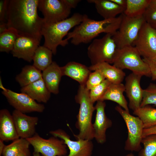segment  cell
<instances>
[{"instance_id": "obj_1", "label": "cell", "mask_w": 156, "mask_h": 156, "mask_svg": "<svg viewBox=\"0 0 156 156\" xmlns=\"http://www.w3.org/2000/svg\"><path fill=\"white\" fill-rule=\"evenodd\" d=\"M39 0H8L6 16L8 28L15 30L20 36L41 41L43 18L38 14Z\"/></svg>"}, {"instance_id": "obj_2", "label": "cell", "mask_w": 156, "mask_h": 156, "mask_svg": "<svg viewBox=\"0 0 156 156\" xmlns=\"http://www.w3.org/2000/svg\"><path fill=\"white\" fill-rule=\"evenodd\" d=\"M85 14L75 13L67 19L55 23L43 25L41 33L44 38L43 46L50 49L53 54L57 52L58 46L64 47L68 42L63 39L70 30L79 24L83 21Z\"/></svg>"}, {"instance_id": "obj_3", "label": "cell", "mask_w": 156, "mask_h": 156, "mask_svg": "<svg viewBox=\"0 0 156 156\" xmlns=\"http://www.w3.org/2000/svg\"><path fill=\"white\" fill-rule=\"evenodd\" d=\"M89 91L85 85H80L75 97V101L80 105L75 124L79 133L77 134L74 135L76 140L81 139L92 140L94 138L92 118L95 109L94 103L90 99Z\"/></svg>"}, {"instance_id": "obj_4", "label": "cell", "mask_w": 156, "mask_h": 156, "mask_svg": "<svg viewBox=\"0 0 156 156\" xmlns=\"http://www.w3.org/2000/svg\"><path fill=\"white\" fill-rule=\"evenodd\" d=\"M115 18L97 21L88 18L85 14L82 21L69 32L64 39L68 42L70 39L71 44L78 45L91 42L101 33L112 34L113 32L112 23Z\"/></svg>"}, {"instance_id": "obj_5", "label": "cell", "mask_w": 156, "mask_h": 156, "mask_svg": "<svg viewBox=\"0 0 156 156\" xmlns=\"http://www.w3.org/2000/svg\"><path fill=\"white\" fill-rule=\"evenodd\" d=\"M141 56L133 46L118 49L113 65L122 70L128 69L142 76L151 77L149 67Z\"/></svg>"}, {"instance_id": "obj_6", "label": "cell", "mask_w": 156, "mask_h": 156, "mask_svg": "<svg viewBox=\"0 0 156 156\" xmlns=\"http://www.w3.org/2000/svg\"><path fill=\"white\" fill-rule=\"evenodd\" d=\"M118 49L112 34L108 33L94 39L88 48L87 53L92 65L102 62L113 64Z\"/></svg>"}, {"instance_id": "obj_7", "label": "cell", "mask_w": 156, "mask_h": 156, "mask_svg": "<svg viewBox=\"0 0 156 156\" xmlns=\"http://www.w3.org/2000/svg\"><path fill=\"white\" fill-rule=\"evenodd\" d=\"M145 22L143 15L130 17L123 13L119 27L112 35V38L118 49L132 46Z\"/></svg>"}, {"instance_id": "obj_8", "label": "cell", "mask_w": 156, "mask_h": 156, "mask_svg": "<svg viewBox=\"0 0 156 156\" xmlns=\"http://www.w3.org/2000/svg\"><path fill=\"white\" fill-rule=\"evenodd\" d=\"M115 109L123 119L127 129L128 137L125 149L131 151H139L141 148L144 129L142 121L139 117L131 115L118 105L115 107Z\"/></svg>"}, {"instance_id": "obj_9", "label": "cell", "mask_w": 156, "mask_h": 156, "mask_svg": "<svg viewBox=\"0 0 156 156\" xmlns=\"http://www.w3.org/2000/svg\"><path fill=\"white\" fill-rule=\"evenodd\" d=\"M33 147L34 152L42 156H66L67 153V146L62 139L52 136L44 139L38 133L26 139Z\"/></svg>"}, {"instance_id": "obj_10", "label": "cell", "mask_w": 156, "mask_h": 156, "mask_svg": "<svg viewBox=\"0 0 156 156\" xmlns=\"http://www.w3.org/2000/svg\"><path fill=\"white\" fill-rule=\"evenodd\" d=\"M38 9L42 14L44 23L46 24L67 19L71 10L64 0H39Z\"/></svg>"}, {"instance_id": "obj_11", "label": "cell", "mask_w": 156, "mask_h": 156, "mask_svg": "<svg viewBox=\"0 0 156 156\" xmlns=\"http://www.w3.org/2000/svg\"><path fill=\"white\" fill-rule=\"evenodd\" d=\"M143 58L152 60L156 57V29L145 22L133 43Z\"/></svg>"}, {"instance_id": "obj_12", "label": "cell", "mask_w": 156, "mask_h": 156, "mask_svg": "<svg viewBox=\"0 0 156 156\" xmlns=\"http://www.w3.org/2000/svg\"><path fill=\"white\" fill-rule=\"evenodd\" d=\"M2 93L15 109L23 113H41L45 109L43 104L37 103L25 93L16 92L5 88L2 90Z\"/></svg>"}, {"instance_id": "obj_13", "label": "cell", "mask_w": 156, "mask_h": 156, "mask_svg": "<svg viewBox=\"0 0 156 156\" xmlns=\"http://www.w3.org/2000/svg\"><path fill=\"white\" fill-rule=\"evenodd\" d=\"M52 136L63 140L69 150L67 156H91L93 144L91 140L79 139L72 140L64 130L58 129L49 131Z\"/></svg>"}, {"instance_id": "obj_14", "label": "cell", "mask_w": 156, "mask_h": 156, "mask_svg": "<svg viewBox=\"0 0 156 156\" xmlns=\"http://www.w3.org/2000/svg\"><path fill=\"white\" fill-rule=\"evenodd\" d=\"M142 75L132 72L125 79V92L129 100V107L133 111L140 107L143 89L140 85Z\"/></svg>"}, {"instance_id": "obj_15", "label": "cell", "mask_w": 156, "mask_h": 156, "mask_svg": "<svg viewBox=\"0 0 156 156\" xmlns=\"http://www.w3.org/2000/svg\"><path fill=\"white\" fill-rule=\"evenodd\" d=\"M106 103L99 100L95 106L96 111L95 121L93 123L94 139L98 143L102 144L106 141L107 130L112 125V120L108 118L105 112Z\"/></svg>"}, {"instance_id": "obj_16", "label": "cell", "mask_w": 156, "mask_h": 156, "mask_svg": "<svg viewBox=\"0 0 156 156\" xmlns=\"http://www.w3.org/2000/svg\"><path fill=\"white\" fill-rule=\"evenodd\" d=\"M12 115L19 138L27 139L36 133V127L39 120L38 117L28 116L15 109Z\"/></svg>"}, {"instance_id": "obj_17", "label": "cell", "mask_w": 156, "mask_h": 156, "mask_svg": "<svg viewBox=\"0 0 156 156\" xmlns=\"http://www.w3.org/2000/svg\"><path fill=\"white\" fill-rule=\"evenodd\" d=\"M40 41L33 37L19 36L11 51L13 56L31 62Z\"/></svg>"}, {"instance_id": "obj_18", "label": "cell", "mask_w": 156, "mask_h": 156, "mask_svg": "<svg viewBox=\"0 0 156 156\" xmlns=\"http://www.w3.org/2000/svg\"><path fill=\"white\" fill-rule=\"evenodd\" d=\"M19 138L12 114L7 109L0 111V140L13 141Z\"/></svg>"}, {"instance_id": "obj_19", "label": "cell", "mask_w": 156, "mask_h": 156, "mask_svg": "<svg viewBox=\"0 0 156 156\" xmlns=\"http://www.w3.org/2000/svg\"><path fill=\"white\" fill-rule=\"evenodd\" d=\"M62 76H68L77 81L80 85H85L91 73L89 67L81 63L70 62L61 67Z\"/></svg>"}, {"instance_id": "obj_20", "label": "cell", "mask_w": 156, "mask_h": 156, "mask_svg": "<svg viewBox=\"0 0 156 156\" xmlns=\"http://www.w3.org/2000/svg\"><path fill=\"white\" fill-rule=\"evenodd\" d=\"M42 78L48 89L51 93L57 94L59 86L62 75L61 67L55 62L42 71Z\"/></svg>"}, {"instance_id": "obj_21", "label": "cell", "mask_w": 156, "mask_h": 156, "mask_svg": "<svg viewBox=\"0 0 156 156\" xmlns=\"http://www.w3.org/2000/svg\"><path fill=\"white\" fill-rule=\"evenodd\" d=\"M21 91L27 94L36 101L44 103H47L49 100L51 93L42 78L21 88Z\"/></svg>"}, {"instance_id": "obj_22", "label": "cell", "mask_w": 156, "mask_h": 156, "mask_svg": "<svg viewBox=\"0 0 156 156\" xmlns=\"http://www.w3.org/2000/svg\"><path fill=\"white\" fill-rule=\"evenodd\" d=\"M87 1L94 4L97 12L104 19L115 18L117 15L123 13L125 9L111 0H88Z\"/></svg>"}, {"instance_id": "obj_23", "label": "cell", "mask_w": 156, "mask_h": 156, "mask_svg": "<svg viewBox=\"0 0 156 156\" xmlns=\"http://www.w3.org/2000/svg\"><path fill=\"white\" fill-rule=\"evenodd\" d=\"M91 71L97 70L100 71L105 79L112 83H122L125 76L122 70L106 62H102L89 67Z\"/></svg>"}, {"instance_id": "obj_24", "label": "cell", "mask_w": 156, "mask_h": 156, "mask_svg": "<svg viewBox=\"0 0 156 156\" xmlns=\"http://www.w3.org/2000/svg\"><path fill=\"white\" fill-rule=\"evenodd\" d=\"M125 85L122 83H112L100 100H110L118 104L124 109L129 112L128 103L123 95Z\"/></svg>"}, {"instance_id": "obj_25", "label": "cell", "mask_w": 156, "mask_h": 156, "mask_svg": "<svg viewBox=\"0 0 156 156\" xmlns=\"http://www.w3.org/2000/svg\"><path fill=\"white\" fill-rule=\"evenodd\" d=\"M42 78L41 71L33 65H27L22 69L15 79L21 88L26 86Z\"/></svg>"}, {"instance_id": "obj_26", "label": "cell", "mask_w": 156, "mask_h": 156, "mask_svg": "<svg viewBox=\"0 0 156 156\" xmlns=\"http://www.w3.org/2000/svg\"><path fill=\"white\" fill-rule=\"evenodd\" d=\"M52 51L47 47L39 46L34 55L33 66L40 71H43L52 63Z\"/></svg>"}, {"instance_id": "obj_27", "label": "cell", "mask_w": 156, "mask_h": 156, "mask_svg": "<svg viewBox=\"0 0 156 156\" xmlns=\"http://www.w3.org/2000/svg\"><path fill=\"white\" fill-rule=\"evenodd\" d=\"M151 0H127V5L123 13L130 17L143 15Z\"/></svg>"}, {"instance_id": "obj_28", "label": "cell", "mask_w": 156, "mask_h": 156, "mask_svg": "<svg viewBox=\"0 0 156 156\" xmlns=\"http://www.w3.org/2000/svg\"><path fill=\"white\" fill-rule=\"evenodd\" d=\"M133 114L142 120L144 129L156 125V108L147 105L133 111Z\"/></svg>"}, {"instance_id": "obj_29", "label": "cell", "mask_w": 156, "mask_h": 156, "mask_svg": "<svg viewBox=\"0 0 156 156\" xmlns=\"http://www.w3.org/2000/svg\"><path fill=\"white\" fill-rule=\"evenodd\" d=\"M19 36L15 30L12 28H8L0 34V52L8 53L11 51Z\"/></svg>"}, {"instance_id": "obj_30", "label": "cell", "mask_w": 156, "mask_h": 156, "mask_svg": "<svg viewBox=\"0 0 156 156\" xmlns=\"http://www.w3.org/2000/svg\"><path fill=\"white\" fill-rule=\"evenodd\" d=\"M30 145L26 139L19 138L10 144L5 145L2 155L3 156H18L29 149Z\"/></svg>"}, {"instance_id": "obj_31", "label": "cell", "mask_w": 156, "mask_h": 156, "mask_svg": "<svg viewBox=\"0 0 156 156\" xmlns=\"http://www.w3.org/2000/svg\"><path fill=\"white\" fill-rule=\"evenodd\" d=\"M141 143L144 148L140 156H156V135H150L143 138Z\"/></svg>"}, {"instance_id": "obj_32", "label": "cell", "mask_w": 156, "mask_h": 156, "mask_svg": "<svg viewBox=\"0 0 156 156\" xmlns=\"http://www.w3.org/2000/svg\"><path fill=\"white\" fill-rule=\"evenodd\" d=\"M112 83L105 79L99 84L89 91V96L91 101L94 103L100 100L104 95Z\"/></svg>"}, {"instance_id": "obj_33", "label": "cell", "mask_w": 156, "mask_h": 156, "mask_svg": "<svg viewBox=\"0 0 156 156\" xmlns=\"http://www.w3.org/2000/svg\"><path fill=\"white\" fill-rule=\"evenodd\" d=\"M150 104L156 105V85L152 83H150L146 89H143L140 107Z\"/></svg>"}, {"instance_id": "obj_34", "label": "cell", "mask_w": 156, "mask_h": 156, "mask_svg": "<svg viewBox=\"0 0 156 156\" xmlns=\"http://www.w3.org/2000/svg\"><path fill=\"white\" fill-rule=\"evenodd\" d=\"M105 78L99 71L96 70L90 73L86 83V88L90 90L103 81Z\"/></svg>"}, {"instance_id": "obj_35", "label": "cell", "mask_w": 156, "mask_h": 156, "mask_svg": "<svg viewBox=\"0 0 156 156\" xmlns=\"http://www.w3.org/2000/svg\"><path fill=\"white\" fill-rule=\"evenodd\" d=\"M143 16L145 22L152 27L156 29V5L150 3Z\"/></svg>"}, {"instance_id": "obj_36", "label": "cell", "mask_w": 156, "mask_h": 156, "mask_svg": "<svg viewBox=\"0 0 156 156\" xmlns=\"http://www.w3.org/2000/svg\"><path fill=\"white\" fill-rule=\"evenodd\" d=\"M8 0L0 1V22H5L7 10Z\"/></svg>"}, {"instance_id": "obj_37", "label": "cell", "mask_w": 156, "mask_h": 156, "mask_svg": "<svg viewBox=\"0 0 156 156\" xmlns=\"http://www.w3.org/2000/svg\"><path fill=\"white\" fill-rule=\"evenodd\" d=\"M143 60L149 67L152 79L156 80V64L152 60L144 58Z\"/></svg>"}, {"instance_id": "obj_38", "label": "cell", "mask_w": 156, "mask_h": 156, "mask_svg": "<svg viewBox=\"0 0 156 156\" xmlns=\"http://www.w3.org/2000/svg\"><path fill=\"white\" fill-rule=\"evenodd\" d=\"M156 135V125L148 128H144L143 129V138L150 135Z\"/></svg>"}, {"instance_id": "obj_39", "label": "cell", "mask_w": 156, "mask_h": 156, "mask_svg": "<svg viewBox=\"0 0 156 156\" xmlns=\"http://www.w3.org/2000/svg\"><path fill=\"white\" fill-rule=\"evenodd\" d=\"M68 6L72 9L75 8L81 1L79 0H64Z\"/></svg>"}, {"instance_id": "obj_40", "label": "cell", "mask_w": 156, "mask_h": 156, "mask_svg": "<svg viewBox=\"0 0 156 156\" xmlns=\"http://www.w3.org/2000/svg\"><path fill=\"white\" fill-rule=\"evenodd\" d=\"M118 5L126 8L127 0H111Z\"/></svg>"}, {"instance_id": "obj_41", "label": "cell", "mask_w": 156, "mask_h": 156, "mask_svg": "<svg viewBox=\"0 0 156 156\" xmlns=\"http://www.w3.org/2000/svg\"><path fill=\"white\" fill-rule=\"evenodd\" d=\"M8 29L6 23L5 22H0V34L1 33Z\"/></svg>"}, {"instance_id": "obj_42", "label": "cell", "mask_w": 156, "mask_h": 156, "mask_svg": "<svg viewBox=\"0 0 156 156\" xmlns=\"http://www.w3.org/2000/svg\"><path fill=\"white\" fill-rule=\"evenodd\" d=\"M4 141L0 140V156L2 155L5 146L4 143Z\"/></svg>"}, {"instance_id": "obj_43", "label": "cell", "mask_w": 156, "mask_h": 156, "mask_svg": "<svg viewBox=\"0 0 156 156\" xmlns=\"http://www.w3.org/2000/svg\"><path fill=\"white\" fill-rule=\"evenodd\" d=\"M18 156H30V153L29 149L25 150Z\"/></svg>"}, {"instance_id": "obj_44", "label": "cell", "mask_w": 156, "mask_h": 156, "mask_svg": "<svg viewBox=\"0 0 156 156\" xmlns=\"http://www.w3.org/2000/svg\"><path fill=\"white\" fill-rule=\"evenodd\" d=\"M33 156H41L40 154L35 152H34L33 153Z\"/></svg>"}, {"instance_id": "obj_45", "label": "cell", "mask_w": 156, "mask_h": 156, "mask_svg": "<svg viewBox=\"0 0 156 156\" xmlns=\"http://www.w3.org/2000/svg\"><path fill=\"white\" fill-rule=\"evenodd\" d=\"M151 3L156 5V0H151Z\"/></svg>"}, {"instance_id": "obj_46", "label": "cell", "mask_w": 156, "mask_h": 156, "mask_svg": "<svg viewBox=\"0 0 156 156\" xmlns=\"http://www.w3.org/2000/svg\"><path fill=\"white\" fill-rule=\"evenodd\" d=\"M125 156H134V155L132 153H130L128 154Z\"/></svg>"}, {"instance_id": "obj_47", "label": "cell", "mask_w": 156, "mask_h": 156, "mask_svg": "<svg viewBox=\"0 0 156 156\" xmlns=\"http://www.w3.org/2000/svg\"><path fill=\"white\" fill-rule=\"evenodd\" d=\"M152 60V61H153L156 64V57H155V59H154L153 60Z\"/></svg>"}]
</instances>
